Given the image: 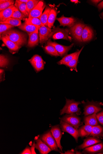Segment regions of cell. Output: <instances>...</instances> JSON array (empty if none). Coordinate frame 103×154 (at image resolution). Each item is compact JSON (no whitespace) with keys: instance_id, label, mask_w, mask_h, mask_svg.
<instances>
[{"instance_id":"2","label":"cell","mask_w":103,"mask_h":154,"mask_svg":"<svg viewBox=\"0 0 103 154\" xmlns=\"http://www.w3.org/2000/svg\"><path fill=\"white\" fill-rule=\"evenodd\" d=\"M66 104L61 110L60 115L74 114L79 116L81 114V109L78 106L81 104L80 102L76 101L74 100L66 98Z\"/></svg>"},{"instance_id":"13","label":"cell","mask_w":103,"mask_h":154,"mask_svg":"<svg viewBox=\"0 0 103 154\" xmlns=\"http://www.w3.org/2000/svg\"><path fill=\"white\" fill-rule=\"evenodd\" d=\"M101 142V140L96 137H87L84 140L83 143L76 148V150L83 149L90 146L96 144Z\"/></svg>"},{"instance_id":"9","label":"cell","mask_w":103,"mask_h":154,"mask_svg":"<svg viewBox=\"0 0 103 154\" xmlns=\"http://www.w3.org/2000/svg\"><path fill=\"white\" fill-rule=\"evenodd\" d=\"M50 131L55 139L58 148L63 152V147L61 144V140L63 136V133L61 130L60 125H59L51 126Z\"/></svg>"},{"instance_id":"44","label":"cell","mask_w":103,"mask_h":154,"mask_svg":"<svg viewBox=\"0 0 103 154\" xmlns=\"http://www.w3.org/2000/svg\"><path fill=\"white\" fill-rule=\"evenodd\" d=\"M101 1H99V0H93V1H91L90 2L92 4L96 6L100 2H101Z\"/></svg>"},{"instance_id":"43","label":"cell","mask_w":103,"mask_h":154,"mask_svg":"<svg viewBox=\"0 0 103 154\" xmlns=\"http://www.w3.org/2000/svg\"><path fill=\"white\" fill-rule=\"evenodd\" d=\"M97 8L99 11H100L103 8V1L97 5Z\"/></svg>"},{"instance_id":"23","label":"cell","mask_w":103,"mask_h":154,"mask_svg":"<svg viewBox=\"0 0 103 154\" xmlns=\"http://www.w3.org/2000/svg\"><path fill=\"white\" fill-rule=\"evenodd\" d=\"M18 27L21 30L29 34L39 31V27L33 25H28L25 22L18 26Z\"/></svg>"},{"instance_id":"18","label":"cell","mask_w":103,"mask_h":154,"mask_svg":"<svg viewBox=\"0 0 103 154\" xmlns=\"http://www.w3.org/2000/svg\"><path fill=\"white\" fill-rule=\"evenodd\" d=\"M36 148L38 150L40 154H47L52 150L40 138L36 140Z\"/></svg>"},{"instance_id":"14","label":"cell","mask_w":103,"mask_h":154,"mask_svg":"<svg viewBox=\"0 0 103 154\" xmlns=\"http://www.w3.org/2000/svg\"><path fill=\"white\" fill-rule=\"evenodd\" d=\"M46 6V5L43 2L40 1L29 14L28 18H37L40 19Z\"/></svg>"},{"instance_id":"19","label":"cell","mask_w":103,"mask_h":154,"mask_svg":"<svg viewBox=\"0 0 103 154\" xmlns=\"http://www.w3.org/2000/svg\"><path fill=\"white\" fill-rule=\"evenodd\" d=\"M56 19L60 22V26H67L70 28L74 25L76 22L75 18L72 17H66L64 15L60 18H56Z\"/></svg>"},{"instance_id":"46","label":"cell","mask_w":103,"mask_h":154,"mask_svg":"<svg viewBox=\"0 0 103 154\" xmlns=\"http://www.w3.org/2000/svg\"><path fill=\"white\" fill-rule=\"evenodd\" d=\"M70 1L74 3L75 4H78L79 2L78 0H71Z\"/></svg>"},{"instance_id":"25","label":"cell","mask_w":103,"mask_h":154,"mask_svg":"<svg viewBox=\"0 0 103 154\" xmlns=\"http://www.w3.org/2000/svg\"><path fill=\"white\" fill-rule=\"evenodd\" d=\"M90 136L103 139V127L98 125L93 126L92 132Z\"/></svg>"},{"instance_id":"33","label":"cell","mask_w":103,"mask_h":154,"mask_svg":"<svg viewBox=\"0 0 103 154\" xmlns=\"http://www.w3.org/2000/svg\"><path fill=\"white\" fill-rule=\"evenodd\" d=\"M43 48L47 53L50 55L55 56V57H58L60 56L55 48L52 46L48 45L43 47Z\"/></svg>"},{"instance_id":"39","label":"cell","mask_w":103,"mask_h":154,"mask_svg":"<svg viewBox=\"0 0 103 154\" xmlns=\"http://www.w3.org/2000/svg\"><path fill=\"white\" fill-rule=\"evenodd\" d=\"M96 117L99 122L103 126V109L96 114Z\"/></svg>"},{"instance_id":"10","label":"cell","mask_w":103,"mask_h":154,"mask_svg":"<svg viewBox=\"0 0 103 154\" xmlns=\"http://www.w3.org/2000/svg\"><path fill=\"white\" fill-rule=\"evenodd\" d=\"M47 43V45H50L53 46L61 57H63L64 55L67 54L68 52L71 49L74 45V44H72L69 46H66L59 44L55 42H53L50 40H48Z\"/></svg>"},{"instance_id":"42","label":"cell","mask_w":103,"mask_h":154,"mask_svg":"<svg viewBox=\"0 0 103 154\" xmlns=\"http://www.w3.org/2000/svg\"><path fill=\"white\" fill-rule=\"evenodd\" d=\"M36 144L35 143V141H34L33 143V144L32 147L31 148V151L32 154H37L36 153V152L35 151V149L36 148Z\"/></svg>"},{"instance_id":"27","label":"cell","mask_w":103,"mask_h":154,"mask_svg":"<svg viewBox=\"0 0 103 154\" xmlns=\"http://www.w3.org/2000/svg\"><path fill=\"white\" fill-rule=\"evenodd\" d=\"M79 52V51L65 56L62 60L58 62V64L60 65H66L68 63L76 57Z\"/></svg>"},{"instance_id":"24","label":"cell","mask_w":103,"mask_h":154,"mask_svg":"<svg viewBox=\"0 0 103 154\" xmlns=\"http://www.w3.org/2000/svg\"><path fill=\"white\" fill-rule=\"evenodd\" d=\"M84 121L85 125H89L92 126H94L98 124L96 117V114L95 113L85 116L84 118Z\"/></svg>"},{"instance_id":"17","label":"cell","mask_w":103,"mask_h":154,"mask_svg":"<svg viewBox=\"0 0 103 154\" xmlns=\"http://www.w3.org/2000/svg\"><path fill=\"white\" fill-rule=\"evenodd\" d=\"M17 8L14 5H12L9 8L0 12V20L3 22L8 19L11 17L12 14Z\"/></svg>"},{"instance_id":"26","label":"cell","mask_w":103,"mask_h":154,"mask_svg":"<svg viewBox=\"0 0 103 154\" xmlns=\"http://www.w3.org/2000/svg\"><path fill=\"white\" fill-rule=\"evenodd\" d=\"M84 47H83L79 51V53L76 55V57L66 65L71 69L74 70L76 71V72H78L77 65L79 60V56L82 50L83 49Z\"/></svg>"},{"instance_id":"6","label":"cell","mask_w":103,"mask_h":154,"mask_svg":"<svg viewBox=\"0 0 103 154\" xmlns=\"http://www.w3.org/2000/svg\"><path fill=\"white\" fill-rule=\"evenodd\" d=\"M60 119L61 120L72 125L77 130L83 124L81 119L78 116L74 114H67Z\"/></svg>"},{"instance_id":"48","label":"cell","mask_w":103,"mask_h":154,"mask_svg":"<svg viewBox=\"0 0 103 154\" xmlns=\"http://www.w3.org/2000/svg\"><path fill=\"white\" fill-rule=\"evenodd\" d=\"M100 16L101 18L103 19V12L100 14Z\"/></svg>"},{"instance_id":"5","label":"cell","mask_w":103,"mask_h":154,"mask_svg":"<svg viewBox=\"0 0 103 154\" xmlns=\"http://www.w3.org/2000/svg\"><path fill=\"white\" fill-rule=\"evenodd\" d=\"M40 138L50 148L52 151L60 152L58 149L57 143L50 131H49L41 135Z\"/></svg>"},{"instance_id":"45","label":"cell","mask_w":103,"mask_h":154,"mask_svg":"<svg viewBox=\"0 0 103 154\" xmlns=\"http://www.w3.org/2000/svg\"><path fill=\"white\" fill-rule=\"evenodd\" d=\"M19 1L24 3L27 4L29 1V0H18Z\"/></svg>"},{"instance_id":"4","label":"cell","mask_w":103,"mask_h":154,"mask_svg":"<svg viewBox=\"0 0 103 154\" xmlns=\"http://www.w3.org/2000/svg\"><path fill=\"white\" fill-rule=\"evenodd\" d=\"M69 32L68 29H62L59 27H54L52 30L49 38L54 40L63 39L71 41L72 38L69 36Z\"/></svg>"},{"instance_id":"7","label":"cell","mask_w":103,"mask_h":154,"mask_svg":"<svg viewBox=\"0 0 103 154\" xmlns=\"http://www.w3.org/2000/svg\"><path fill=\"white\" fill-rule=\"evenodd\" d=\"M85 25L81 23L78 22L70 28L69 32L75 39L79 42H82V36L83 30Z\"/></svg>"},{"instance_id":"8","label":"cell","mask_w":103,"mask_h":154,"mask_svg":"<svg viewBox=\"0 0 103 154\" xmlns=\"http://www.w3.org/2000/svg\"><path fill=\"white\" fill-rule=\"evenodd\" d=\"M60 125L62 131L67 133L75 139L78 143V138L80 137L78 130L76 129L72 126L66 122L60 121Z\"/></svg>"},{"instance_id":"15","label":"cell","mask_w":103,"mask_h":154,"mask_svg":"<svg viewBox=\"0 0 103 154\" xmlns=\"http://www.w3.org/2000/svg\"><path fill=\"white\" fill-rule=\"evenodd\" d=\"M94 36L93 29L90 26H85L83 30L82 36V42H88L93 39Z\"/></svg>"},{"instance_id":"47","label":"cell","mask_w":103,"mask_h":154,"mask_svg":"<svg viewBox=\"0 0 103 154\" xmlns=\"http://www.w3.org/2000/svg\"><path fill=\"white\" fill-rule=\"evenodd\" d=\"M76 154H83L80 151H78L77 150L75 151Z\"/></svg>"},{"instance_id":"31","label":"cell","mask_w":103,"mask_h":154,"mask_svg":"<svg viewBox=\"0 0 103 154\" xmlns=\"http://www.w3.org/2000/svg\"><path fill=\"white\" fill-rule=\"evenodd\" d=\"M25 22L28 25H33L39 27L44 25L42 23L40 19L37 18H26Z\"/></svg>"},{"instance_id":"3","label":"cell","mask_w":103,"mask_h":154,"mask_svg":"<svg viewBox=\"0 0 103 154\" xmlns=\"http://www.w3.org/2000/svg\"><path fill=\"white\" fill-rule=\"evenodd\" d=\"M82 103L84 107V114L85 116L97 114L103 109L101 106H103V103L101 102H95L93 100L90 102L87 100L86 102L83 101Z\"/></svg>"},{"instance_id":"29","label":"cell","mask_w":103,"mask_h":154,"mask_svg":"<svg viewBox=\"0 0 103 154\" xmlns=\"http://www.w3.org/2000/svg\"><path fill=\"white\" fill-rule=\"evenodd\" d=\"M14 5L27 18L29 17V15L27 11L26 4L21 3L19 2L18 0H17Z\"/></svg>"},{"instance_id":"35","label":"cell","mask_w":103,"mask_h":154,"mask_svg":"<svg viewBox=\"0 0 103 154\" xmlns=\"http://www.w3.org/2000/svg\"><path fill=\"white\" fill-rule=\"evenodd\" d=\"M11 17L18 19L21 20H25L27 18L17 8L13 12Z\"/></svg>"},{"instance_id":"20","label":"cell","mask_w":103,"mask_h":154,"mask_svg":"<svg viewBox=\"0 0 103 154\" xmlns=\"http://www.w3.org/2000/svg\"><path fill=\"white\" fill-rule=\"evenodd\" d=\"M1 39L4 44L8 48L10 52L12 54H14L18 52L21 48L15 43L4 38L2 37Z\"/></svg>"},{"instance_id":"21","label":"cell","mask_w":103,"mask_h":154,"mask_svg":"<svg viewBox=\"0 0 103 154\" xmlns=\"http://www.w3.org/2000/svg\"><path fill=\"white\" fill-rule=\"evenodd\" d=\"M101 152H103V143L85 148L82 153L84 154H94Z\"/></svg>"},{"instance_id":"16","label":"cell","mask_w":103,"mask_h":154,"mask_svg":"<svg viewBox=\"0 0 103 154\" xmlns=\"http://www.w3.org/2000/svg\"><path fill=\"white\" fill-rule=\"evenodd\" d=\"M28 35L29 38L27 46L29 48H33L38 45L40 43L39 31L28 34Z\"/></svg>"},{"instance_id":"40","label":"cell","mask_w":103,"mask_h":154,"mask_svg":"<svg viewBox=\"0 0 103 154\" xmlns=\"http://www.w3.org/2000/svg\"><path fill=\"white\" fill-rule=\"evenodd\" d=\"M21 154H32L31 149L28 146H27L21 152Z\"/></svg>"},{"instance_id":"12","label":"cell","mask_w":103,"mask_h":154,"mask_svg":"<svg viewBox=\"0 0 103 154\" xmlns=\"http://www.w3.org/2000/svg\"><path fill=\"white\" fill-rule=\"evenodd\" d=\"M29 61L37 72H39L43 69L45 62L40 56L35 55Z\"/></svg>"},{"instance_id":"41","label":"cell","mask_w":103,"mask_h":154,"mask_svg":"<svg viewBox=\"0 0 103 154\" xmlns=\"http://www.w3.org/2000/svg\"><path fill=\"white\" fill-rule=\"evenodd\" d=\"M61 154H75L76 152L74 149H72L71 150H69L67 151H65V153H63L62 152H60Z\"/></svg>"},{"instance_id":"36","label":"cell","mask_w":103,"mask_h":154,"mask_svg":"<svg viewBox=\"0 0 103 154\" xmlns=\"http://www.w3.org/2000/svg\"><path fill=\"white\" fill-rule=\"evenodd\" d=\"M14 26L7 24H0V34H1V38L2 35L6 32L11 29Z\"/></svg>"},{"instance_id":"22","label":"cell","mask_w":103,"mask_h":154,"mask_svg":"<svg viewBox=\"0 0 103 154\" xmlns=\"http://www.w3.org/2000/svg\"><path fill=\"white\" fill-rule=\"evenodd\" d=\"M93 126L89 125H82L78 130L80 137L82 138L88 137L91 134L92 131Z\"/></svg>"},{"instance_id":"30","label":"cell","mask_w":103,"mask_h":154,"mask_svg":"<svg viewBox=\"0 0 103 154\" xmlns=\"http://www.w3.org/2000/svg\"><path fill=\"white\" fill-rule=\"evenodd\" d=\"M52 9L50 7H47L40 18L42 23L45 26H48V19L50 13Z\"/></svg>"},{"instance_id":"38","label":"cell","mask_w":103,"mask_h":154,"mask_svg":"<svg viewBox=\"0 0 103 154\" xmlns=\"http://www.w3.org/2000/svg\"><path fill=\"white\" fill-rule=\"evenodd\" d=\"M9 61L8 58L5 56L3 54L0 55V67L1 68H4L8 64Z\"/></svg>"},{"instance_id":"28","label":"cell","mask_w":103,"mask_h":154,"mask_svg":"<svg viewBox=\"0 0 103 154\" xmlns=\"http://www.w3.org/2000/svg\"><path fill=\"white\" fill-rule=\"evenodd\" d=\"M57 14L56 11L54 8H52L50 13L48 20V26L50 29L53 25Z\"/></svg>"},{"instance_id":"34","label":"cell","mask_w":103,"mask_h":154,"mask_svg":"<svg viewBox=\"0 0 103 154\" xmlns=\"http://www.w3.org/2000/svg\"><path fill=\"white\" fill-rule=\"evenodd\" d=\"M39 0H29L26 4L27 11L29 15L31 11L37 5L39 2Z\"/></svg>"},{"instance_id":"11","label":"cell","mask_w":103,"mask_h":154,"mask_svg":"<svg viewBox=\"0 0 103 154\" xmlns=\"http://www.w3.org/2000/svg\"><path fill=\"white\" fill-rule=\"evenodd\" d=\"M39 31L40 43L43 45L48 40L52 30L48 26L43 25L39 27Z\"/></svg>"},{"instance_id":"37","label":"cell","mask_w":103,"mask_h":154,"mask_svg":"<svg viewBox=\"0 0 103 154\" xmlns=\"http://www.w3.org/2000/svg\"><path fill=\"white\" fill-rule=\"evenodd\" d=\"M14 1L11 0H7V1L4 3L0 4V12L9 8L12 5H14Z\"/></svg>"},{"instance_id":"1","label":"cell","mask_w":103,"mask_h":154,"mask_svg":"<svg viewBox=\"0 0 103 154\" xmlns=\"http://www.w3.org/2000/svg\"><path fill=\"white\" fill-rule=\"evenodd\" d=\"M2 37L9 40L22 47L26 45L27 36L23 32L15 29H10L3 33Z\"/></svg>"},{"instance_id":"32","label":"cell","mask_w":103,"mask_h":154,"mask_svg":"<svg viewBox=\"0 0 103 154\" xmlns=\"http://www.w3.org/2000/svg\"><path fill=\"white\" fill-rule=\"evenodd\" d=\"M1 24H7L11 26H19L21 23V20L11 17L9 18L3 22H0Z\"/></svg>"}]
</instances>
